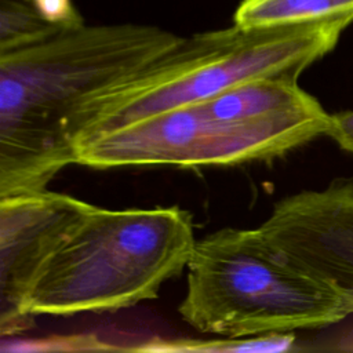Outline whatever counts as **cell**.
<instances>
[{
	"label": "cell",
	"instance_id": "cell-1",
	"mask_svg": "<svg viewBox=\"0 0 353 353\" xmlns=\"http://www.w3.org/2000/svg\"><path fill=\"white\" fill-rule=\"evenodd\" d=\"M181 40L150 25L81 23L0 52V197L47 189L76 164L69 128L83 106Z\"/></svg>",
	"mask_w": 353,
	"mask_h": 353
},
{
	"label": "cell",
	"instance_id": "cell-2",
	"mask_svg": "<svg viewBox=\"0 0 353 353\" xmlns=\"http://www.w3.org/2000/svg\"><path fill=\"white\" fill-rule=\"evenodd\" d=\"M353 18L270 26L230 28L182 40L131 79L90 99L73 119L77 143L153 116L210 98L258 77L296 79L330 52ZM76 156V154H74Z\"/></svg>",
	"mask_w": 353,
	"mask_h": 353
},
{
	"label": "cell",
	"instance_id": "cell-3",
	"mask_svg": "<svg viewBox=\"0 0 353 353\" xmlns=\"http://www.w3.org/2000/svg\"><path fill=\"white\" fill-rule=\"evenodd\" d=\"M196 241L192 214L178 205H91L46 265L28 314L116 312L156 299L188 268Z\"/></svg>",
	"mask_w": 353,
	"mask_h": 353
},
{
	"label": "cell",
	"instance_id": "cell-4",
	"mask_svg": "<svg viewBox=\"0 0 353 353\" xmlns=\"http://www.w3.org/2000/svg\"><path fill=\"white\" fill-rule=\"evenodd\" d=\"M178 313L200 332L248 338L338 323L353 301L294 265L259 228H223L196 241Z\"/></svg>",
	"mask_w": 353,
	"mask_h": 353
},
{
	"label": "cell",
	"instance_id": "cell-5",
	"mask_svg": "<svg viewBox=\"0 0 353 353\" xmlns=\"http://www.w3.org/2000/svg\"><path fill=\"white\" fill-rule=\"evenodd\" d=\"M330 114L317 102L262 119H228L204 101L172 108L76 145V164L124 167H230L269 161L328 135Z\"/></svg>",
	"mask_w": 353,
	"mask_h": 353
},
{
	"label": "cell",
	"instance_id": "cell-6",
	"mask_svg": "<svg viewBox=\"0 0 353 353\" xmlns=\"http://www.w3.org/2000/svg\"><path fill=\"white\" fill-rule=\"evenodd\" d=\"M92 204L48 189L0 197V331L32 325L28 302L46 265Z\"/></svg>",
	"mask_w": 353,
	"mask_h": 353
},
{
	"label": "cell",
	"instance_id": "cell-7",
	"mask_svg": "<svg viewBox=\"0 0 353 353\" xmlns=\"http://www.w3.org/2000/svg\"><path fill=\"white\" fill-rule=\"evenodd\" d=\"M258 228L294 265L353 301V179L279 200Z\"/></svg>",
	"mask_w": 353,
	"mask_h": 353
},
{
	"label": "cell",
	"instance_id": "cell-8",
	"mask_svg": "<svg viewBox=\"0 0 353 353\" xmlns=\"http://www.w3.org/2000/svg\"><path fill=\"white\" fill-rule=\"evenodd\" d=\"M353 18V0H243L233 23L251 28H270Z\"/></svg>",
	"mask_w": 353,
	"mask_h": 353
},
{
	"label": "cell",
	"instance_id": "cell-9",
	"mask_svg": "<svg viewBox=\"0 0 353 353\" xmlns=\"http://www.w3.org/2000/svg\"><path fill=\"white\" fill-rule=\"evenodd\" d=\"M43 17L30 3L1 0L0 4V52H7L48 40L62 30Z\"/></svg>",
	"mask_w": 353,
	"mask_h": 353
},
{
	"label": "cell",
	"instance_id": "cell-10",
	"mask_svg": "<svg viewBox=\"0 0 353 353\" xmlns=\"http://www.w3.org/2000/svg\"><path fill=\"white\" fill-rule=\"evenodd\" d=\"M171 342L170 350H192V352H251L269 353L290 350L295 342L292 332L266 334L248 338H228L226 341H176Z\"/></svg>",
	"mask_w": 353,
	"mask_h": 353
},
{
	"label": "cell",
	"instance_id": "cell-11",
	"mask_svg": "<svg viewBox=\"0 0 353 353\" xmlns=\"http://www.w3.org/2000/svg\"><path fill=\"white\" fill-rule=\"evenodd\" d=\"M29 3L48 21L63 28H74L84 23L72 0H30Z\"/></svg>",
	"mask_w": 353,
	"mask_h": 353
},
{
	"label": "cell",
	"instance_id": "cell-12",
	"mask_svg": "<svg viewBox=\"0 0 353 353\" xmlns=\"http://www.w3.org/2000/svg\"><path fill=\"white\" fill-rule=\"evenodd\" d=\"M328 137L343 150L353 153V110L330 114Z\"/></svg>",
	"mask_w": 353,
	"mask_h": 353
},
{
	"label": "cell",
	"instance_id": "cell-13",
	"mask_svg": "<svg viewBox=\"0 0 353 353\" xmlns=\"http://www.w3.org/2000/svg\"><path fill=\"white\" fill-rule=\"evenodd\" d=\"M26 1H28V3H29V1H30V0H26Z\"/></svg>",
	"mask_w": 353,
	"mask_h": 353
}]
</instances>
